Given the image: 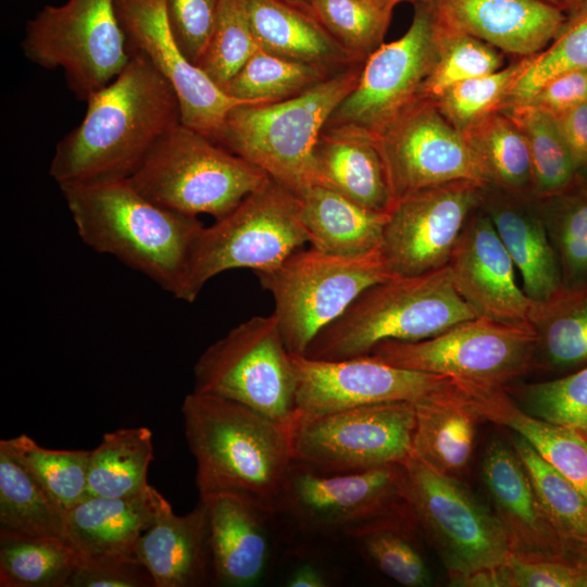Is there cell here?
<instances>
[{
  "label": "cell",
  "instance_id": "6da1fadb",
  "mask_svg": "<svg viewBox=\"0 0 587 587\" xmlns=\"http://www.w3.org/2000/svg\"><path fill=\"white\" fill-rule=\"evenodd\" d=\"M86 102L80 124L55 146L49 174L59 187L129 178L180 122L178 99L140 53Z\"/></svg>",
  "mask_w": 587,
  "mask_h": 587
},
{
  "label": "cell",
  "instance_id": "7a4b0ae2",
  "mask_svg": "<svg viewBox=\"0 0 587 587\" xmlns=\"http://www.w3.org/2000/svg\"><path fill=\"white\" fill-rule=\"evenodd\" d=\"M79 238L180 300L203 224L140 193L129 178L60 187Z\"/></svg>",
  "mask_w": 587,
  "mask_h": 587
},
{
  "label": "cell",
  "instance_id": "3957f363",
  "mask_svg": "<svg viewBox=\"0 0 587 587\" xmlns=\"http://www.w3.org/2000/svg\"><path fill=\"white\" fill-rule=\"evenodd\" d=\"M180 410L196 462L199 496L233 492L274 514L294 462L291 424L193 390L184 398Z\"/></svg>",
  "mask_w": 587,
  "mask_h": 587
},
{
  "label": "cell",
  "instance_id": "277c9868",
  "mask_svg": "<svg viewBox=\"0 0 587 587\" xmlns=\"http://www.w3.org/2000/svg\"><path fill=\"white\" fill-rule=\"evenodd\" d=\"M362 67L354 64L283 101L235 107L215 142L300 197L320 184L315 143L334 110L357 86Z\"/></svg>",
  "mask_w": 587,
  "mask_h": 587
},
{
  "label": "cell",
  "instance_id": "5b68a950",
  "mask_svg": "<svg viewBox=\"0 0 587 587\" xmlns=\"http://www.w3.org/2000/svg\"><path fill=\"white\" fill-rule=\"evenodd\" d=\"M476 317L457 291L448 265L395 276L365 289L311 341L304 355L345 360L369 354L386 340L420 341Z\"/></svg>",
  "mask_w": 587,
  "mask_h": 587
},
{
  "label": "cell",
  "instance_id": "8992f818",
  "mask_svg": "<svg viewBox=\"0 0 587 587\" xmlns=\"http://www.w3.org/2000/svg\"><path fill=\"white\" fill-rule=\"evenodd\" d=\"M267 178L259 167L179 123L157 142L129 180L168 210L217 220Z\"/></svg>",
  "mask_w": 587,
  "mask_h": 587
},
{
  "label": "cell",
  "instance_id": "52a82bcc",
  "mask_svg": "<svg viewBox=\"0 0 587 587\" xmlns=\"http://www.w3.org/2000/svg\"><path fill=\"white\" fill-rule=\"evenodd\" d=\"M254 274L273 298L272 314L292 355H304L313 338L365 289L391 277L378 249L339 257L312 247Z\"/></svg>",
  "mask_w": 587,
  "mask_h": 587
},
{
  "label": "cell",
  "instance_id": "ba28073f",
  "mask_svg": "<svg viewBox=\"0 0 587 587\" xmlns=\"http://www.w3.org/2000/svg\"><path fill=\"white\" fill-rule=\"evenodd\" d=\"M305 242L299 197L268 177L229 213L203 226L180 300L193 302L220 273L268 270Z\"/></svg>",
  "mask_w": 587,
  "mask_h": 587
},
{
  "label": "cell",
  "instance_id": "9c48e42d",
  "mask_svg": "<svg viewBox=\"0 0 587 587\" xmlns=\"http://www.w3.org/2000/svg\"><path fill=\"white\" fill-rule=\"evenodd\" d=\"M192 390L291 424L298 414L297 374L274 315L247 319L210 345L193 365Z\"/></svg>",
  "mask_w": 587,
  "mask_h": 587
},
{
  "label": "cell",
  "instance_id": "30bf717a",
  "mask_svg": "<svg viewBox=\"0 0 587 587\" xmlns=\"http://www.w3.org/2000/svg\"><path fill=\"white\" fill-rule=\"evenodd\" d=\"M407 498L419 530L444 562L452 585L501 566L511 551L492 511L459 478L411 455L403 462Z\"/></svg>",
  "mask_w": 587,
  "mask_h": 587
},
{
  "label": "cell",
  "instance_id": "8fae6325",
  "mask_svg": "<svg viewBox=\"0 0 587 587\" xmlns=\"http://www.w3.org/2000/svg\"><path fill=\"white\" fill-rule=\"evenodd\" d=\"M413 4L408 30L397 40L383 43L365 60L357 86L334 110L324 128L363 133L376 139L422 98L438 58L444 23L438 0Z\"/></svg>",
  "mask_w": 587,
  "mask_h": 587
},
{
  "label": "cell",
  "instance_id": "7c38bea8",
  "mask_svg": "<svg viewBox=\"0 0 587 587\" xmlns=\"http://www.w3.org/2000/svg\"><path fill=\"white\" fill-rule=\"evenodd\" d=\"M22 49L38 66L61 68L84 101L114 80L130 59L114 0L43 7L27 22Z\"/></svg>",
  "mask_w": 587,
  "mask_h": 587
},
{
  "label": "cell",
  "instance_id": "4fadbf2b",
  "mask_svg": "<svg viewBox=\"0 0 587 587\" xmlns=\"http://www.w3.org/2000/svg\"><path fill=\"white\" fill-rule=\"evenodd\" d=\"M408 511L403 463L358 473L321 474L294 461L274 515L298 533L348 537L372 522Z\"/></svg>",
  "mask_w": 587,
  "mask_h": 587
},
{
  "label": "cell",
  "instance_id": "5bb4252c",
  "mask_svg": "<svg viewBox=\"0 0 587 587\" xmlns=\"http://www.w3.org/2000/svg\"><path fill=\"white\" fill-rule=\"evenodd\" d=\"M414 402L377 403L324 414H297L294 461L321 474H348L403 463L412 455Z\"/></svg>",
  "mask_w": 587,
  "mask_h": 587
},
{
  "label": "cell",
  "instance_id": "9a60e30c",
  "mask_svg": "<svg viewBox=\"0 0 587 587\" xmlns=\"http://www.w3.org/2000/svg\"><path fill=\"white\" fill-rule=\"evenodd\" d=\"M535 353L529 323L476 316L424 340L379 342L369 354L403 369L504 387L528 372Z\"/></svg>",
  "mask_w": 587,
  "mask_h": 587
},
{
  "label": "cell",
  "instance_id": "2e32d148",
  "mask_svg": "<svg viewBox=\"0 0 587 587\" xmlns=\"http://www.w3.org/2000/svg\"><path fill=\"white\" fill-rule=\"evenodd\" d=\"M395 204L423 189L471 180L487 186L483 171L463 134L421 98L376 138Z\"/></svg>",
  "mask_w": 587,
  "mask_h": 587
},
{
  "label": "cell",
  "instance_id": "e0dca14e",
  "mask_svg": "<svg viewBox=\"0 0 587 587\" xmlns=\"http://www.w3.org/2000/svg\"><path fill=\"white\" fill-rule=\"evenodd\" d=\"M484 187L457 180L399 200L389 213L378 248L391 277L415 276L446 266Z\"/></svg>",
  "mask_w": 587,
  "mask_h": 587
},
{
  "label": "cell",
  "instance_id": "ac0fdd59",
  "mask_svg": "<svg viewBox=\"0 0 587 587\" xmlns=\"http://www.w3.org/2000/svg\"><path fill=\"white\" fill-rule=\"evenodd\" d=\"M166 0H114L129 52L143 55L173 88L185 126L216 140L222 125L242 101L228 96L178 47L168 25Z\"/></svg>",
  "mask_w": 587,
  "mask_h": 587
},
{
  "label": "cell",
  "instance_id": "d6986e66",
  "mask_svg": "<svg viewBox=\"0 0 587 587\" xmlns=\"http://www.w3.org/2000/svg\"><path fill=\"white\" fill-rule=\"evenodd\" d=\"M292 360L297 411L307 415L386 402H416L450 377L399 367L373 354L335 361L292 355Z\"/></svg>",
  "mask_w": 587,
  "mask_h": 587
},
{
  "label": "cell",
  "instance_id": "ffe728a7",
  "mask_svg": "<svg viewBox=\"0 0 587 587\" xmlns=\"http://www.w3.org/2000/svg\"><path fill=\"white\" fill-rule=\"evenodd\" d=\"M452 283L476 316L529 323L534 305L516 280V267L490 217L475 211L448 262Z\"/></svg>",
  "mask_w": 587,
  "mask_h": 587
},
{
  "label": "cell",
  "instance_id": "44dd1931",
  "mask_svg": "<svg viewBox=\"0 0 587 587\" xmlns=\"http://www.w3.org/2000/svg\"><path fill=\"white\" fill-rule=\"evenodd\" d=\"M482 475L492 513L512 554L527 559L573 560L542 510L512 445L498 438L490 441L483 455Z\"/></svg>",
  "mask_w": 587,
  "mask_h": 587
},
{
  "label": "cell",
  "instance_id": "7402d4cb",
  "mask_svg": "<svg viewBox=\"0 0 587 587\" xmlns=\"http://www.w3.org/2000/svg\"><path fill=\"white\" fill-rule=\"evenodd\" d=\"M199 499L207 510L213 583L227 587L255 585L270 563L267 522L274 514L233 492L207 494Z\"/></svg>",
  "mask_w": 587,
  "mask_h": 587
},
{
  "label": "cell",
  "instance_id": "603a6c76",
  "mask_svg": "<svg viewBox=\"0 0 587 587\" xmlns=\"http://www.w3.org/2000/svg\"><path fill=\"white\" fill-rule=\"evenodd\" d=\"M455 29L517 55L539 53L563 28L562 10L545 0H438Z\"/></svg>",
  "mask_w": 587,
  "mask_h": 587
},
{
  "label": "cell",
  "instance_id": "cb8c5ba5",
  "mask_svg": "<svg viewBox=\"0 0 587 587\" xmlns=\"http://www.w3.org/2000/svg\"><path fill=\"white\" fill-rule=\"evenodd\" d=\"M491 188L490 195L484 189L482 207L521 275L523 291L534 302L548 300L564 283L539 205L534 207L528 196Z\"/></svg>",
  "mask_w": 587,
  "mask_h": 587
},
{
  "label": "cell",
  "instance_id": "d4e9b609",
  "mask_svg": "<svg viewBox=\"0 0 587 587\" xmlns=\"http://www.w3.org/2000/svg\"><path fill=\"white\" fill-rule=\"evenodd\" d=\"M136 555L154 587H201L213 583L212 555L204 503L176 515L165 500L153 524L142 534Z\"/></svg>",
  "mask_w": 587,
  "mask_h": 587
},
{
  "label": "cell",
  "instance_id": "484cf974",
  "mask_svg": "<svg viewBox=\"0 0 587 587\" xmlns=\"http://www.w3.org/2000/svg\"><path fill=\"white\" fill-rule=\"evenodd\" d=\"M414 408L412 455L459 478L472 459L480 415L453 377L414 402Z\"/></svg>",
  "mask_w": 587,
  "mask_h": 587
},
{
  "label": "cell",
  "instance_id": "4316f807",
  "mask_svg": "<svg viewBox=\"0 0 587 587\" xmlns=\"http://www.w3.org/2000/svg\"><path fill=\"white\" fill-rule=\"evenodd\" d=\"M482 419L511 428L570 479L587 498V437L575 428L534 416L521 409L504 387L455 378Z\"/></svg>",
  "mask_w": 587,
  "mask_h": 587
},
{
  "label": "cell",
  "instance_id": "83f0119b",
  "mask_svg": "<svg viewBox=\"0 0 587 587\" xmlns=\"http://www.w3.org/2000/svg\"><path fill=\"white\" fill-rule=\"evenodd\" d=\"M165 500L152 486L129 497L86 495L66 511L65 539L77 553L136 554L140 537Z\"/></svg>",
  "mask_w": 587,
  "mask_h": 587
},
{
  "label": "cell",
  "instance_id": "f1b7e54d",
  "mask_svg": "<svg viewBox=\"0 0 587 587\" xmlns=\"http://www.w3.org/2000/svg\"><path fill=\"white\" fill-rule=\"evenodd\" d=\"M320 184L371 210L395 205L376 139L358 132L323 128L314 147Z\"/></svg>",
  "mask_w": 587,
  "mask_h": 587
},
{
  "label": "cell",
  "instance_id": "f546056e",
  "mask_svg": "<svg viewBox=\"0 0 587 587\" xmlns=\"http://www.w3.org/2000/svg\"><path fill=\"white\" fill-rule=\"evenodd\" d=\"M246 4L263 51L333 71L362 63L329 35L309 7L291 0H246Z\"/></svg>",
  "mask_w": 587,
  "mask_h": 587
},
{
  "label": "cell",
  "instance_id": "4dcf8cb0",
  "mask_svg": "<svg viewBox=\"0 0 587 587\" xmlns=\"http://www.w3.org/2000/svg\"><path fill=\"white\" fill-rule=\"evenodd\" d=\"M299 199L301 220L312 248L339 257L364 255L379 248L390 212L362 207L321 184Z\"/></svg>",
  "mask_w": 587,
  "mask_h": 587
},
{
  "label": "cell",
  "instance_id": "1f68e13d",
  "mask_svg": "<svg viewBox=\"0 0 587 587\" xmlns=\"http://www.w3.org/2000/svg\"><path fill=\"white\" fill-rule=\"evenodd\" d=\"M152 460V432L148 427L105 433L90 451L86 495L129 497L142 492L150 486L147 474Z\"/></svg>",
  "mask_w": 587,
  "mask_h": 587
},
{
  "label": "cell",
  "instance_id": "d6a6232c",
  "mask_svg": "<svg viewBox=\"0 0 587 587\" xmlns=\"http://www.w3.org/2000/svg\"><path fill=\"white\" fill-rule=\"evenodd\" d=\"M511 445L523 462L542 510L570 557L587 563V498L521 436Z\"/></svg>",
  "mask_w": 587,
  "mask_h": 587
},
{
  "label": "cell",
  "instance_id": "836d02e7",
  "mask_svg": "<svg viewBox=\"0 0 587 587\" xmlns=\"http://www.w3.org/2000/svg\"><path fill=\"white\" fill-rule=\"evenodd\" d=\"M66 510L0 449V535L65 539Z\"/></svg>",
  "mask_w": 587,
  "mask_h": 587
},
{
  "label": "cell",
  "instance_id": "e575fe53",
  "mask_svg": "<svg viewBox=\"0 0 587 587\" xmlns=\"http://www.w3.org/2000/svg\"><path fill=\"white\" fill-rule=\"evenodd\" d=\"M462 134L483 171L487 186L514 195H533L527 141L505 113L494 112Z\"/></svg>",
  "mask_w": 587,
  "mask_h": 587
},
{
  "label": "cell",
  "instance_id": "d590c367",
  "mask_svg": "<svg viewBox=\"0 0 587 587\" xmlns=\"http://www.w3.org/2000/svg\"><path fill=\"white\" fill-rule=\"evenodd\" d=\"M411 511L372 522L352 532L366 560L380 573L405 587H427L432 573L414 541L417 530Z\"/></svg>",
  "mask_w": 587,
  "mask_h": 587
},
{
  "label": "cell",
  "instance_id": "8d00e7d4",
  "mask_svg": "<svg viewBox=\"0 0 587 587\" xmlns=\"http://www.w3.org/2000/svg\"><path fill=\"white\" fill-rule=\"evenodd\" d=\"M530 326L536 334V352L546 362L567 369L587 362V295L564 286L542 302H534Z\"/></svg>",
  "mask_w": 587,
  "mask_h": 587
},
{
  "label": "cell",
  "instance_id": "74e56055",
  "mask_svg": "<svg viewBox=\"0 0 587 587\" xmlns=\"http://www.w3.org/2000/svg\"><path fill=\"white\" fill-rule=\"evenodd\" d=\"M76 562L66 539L0 535L1 587H68Z\"/></svg>",
  "mask_w": 587,
  "mask_h": 587
},
{
  "label": "cell",
  "instance_id": "f35d334b",
  "mask_svg": "<svg viewBox=\"0 0 587 587\" xmlns=\"http://www.w3.org/2000/svg\"><path fill=\"white\" fill-rule=\"evenodd\" d=\"M524 135L530 154L533 196L550 198L562 192L577 168L555 118L529 104L504 108Z\"/></svg>",
  "mask_w": 587,
  "mask_h": 587
},
{
  "label": "cell",
  "instance_id": "ab89813d",
  "mask_svg": "<svg viewBox=\"0 0 587 587\" xmlns=\"http://www.w3.org/2000/svg\"><path fill=\"white\" fill-rule=\"evenodd\" d=\"M338 72L260 50L247 61L223 90L242 101L278 102L311 89Z\"/></svg>",
  "mask_w": 587,
  "mask_h": 587
},
{
  "label": "cell",
  "instance_id": "60d3db41",
  "mask_svg": "<svg viewBox=\"0 0 587 587\" xmlns=\"http://www.w3.org/2000/svg\"><path fill=\"white\" fill-rule=\"evenodd\" d=\"M0 449L24 467L66 511L86 496L90 451L45 448L26 434L1 439Z\"/></svg>",
  "mask_w": 587,
  "mask_h": 587
},
{
  "label": "cell",
  "instance_id": "b9f144b4",
  "mask_svg": "<svg viewBox=\"0 0 587 587\" xmlns=\"http://www.w3.org/2000/svg\"><path fill=\"white\" fill-rule=\"evenodd\" d=\"M396 5L390 0H308L329 35L362 63L384 43Z\"/></svg>",
  "mask_w": 587,
  "mask_h": 587
},
{
  "label": "cell",
  "instance_id": "7bdbcfd3",
  "mask_svg": "<svg viewBox=\"0 0 587 587\" xmlns=\"http://www.w3.org/2000/svg\"><path fill=\"white\" fill-rule=\"evenodd\" d=\"M535 55L524 57L494 73L455 84L433 101L444 117L463 133L503 108L514 85Z\"/></svg>",
  "mask_w": 587,
  "mask_h": 587
},
{
  "label": "cell",
  "instance_id": "ee69618b",
  "mask_svg": "<svg viewBox=\"0 0 587 587\" xmlns=\"http://www.w3.org/2000/svg\"><path fill=\"white\" fill-rule=\"evenodd\" d=\"M260 50L246 0H222L208 45L197 66L223 89Z\"/></svg>",
  "mask_w": 587,
  "mask_h": 587
},
{
  "label": "cell",
  "instance_id": "f6af8a7d",
  "mask_svg": "<svg viewBox=\"0 0 587 587\" xmlns=\"http://www.w3.org/2000/svg\"><path fill=\"white\" fill-rule=\"evenodd\" d=\"M441 17L444 30L438 58L422 91V98L429 100H435L455 84L502 67L501 54L492 46L455 29L442 14Z\"/></svg>",
  "mask_w": 587,
  "mask_h": 587
},
{
  "label": "cell",
  "instance_id": "bcb514c9",
  "mask_svg": "<svg viewBox=\"0 0 587 587\" xmlns=\"http://www.w3.org/2000/svg\"><path fill=\"white\" fill-rule=\"evenodd\" d=\"M573 71H587V8L548 50L535 55L502 109L528 102L550 79Z\"/></svg>",
  "mask_w": 587,
  "mask_h": 587
},
{
  "label": "cell",
  "instance_id": "7dc6e473",
  "mask_svg": "<svg viewBox=\"0 0 587 587\" xmlns=\"http://www.w3.org/2000/svg\"><path fill=\"white\" fill-rule=\"evenodd\" d=\"M523 397L527 413L575 428L587 437V366L561 378L528 385Z\"/></svg>",
  "mask_w": 587,
  "mask_h": 587
},
{
  "label": "cell",
  "instance_id": "c3c4849f",
  "mask_svg": "<svg viewBox=\"0 0 587 587\" xmlns=\"http://www.w3.org/2000/svg\"><path fill=\"white\" fill-rule=\"evenodd\" d=\"M477 587H587V563L570 559H527L510 553L499 567L478 574Z\"/></svg>",
  "mask_w": 587,
  "mask_h": 587
},
{
  "label": "cell",
  "instance_id": "681fc988",
  "mask_svg": "<svg viewBox=\"0 0 587 587\" xmlns=\"http://www.w3.org/2000/svg\"><path fill=\"white\" fill-rule=\"evenodd\" d=\"M557 251L564 279L574 283L587 276V199L564 208L540 209Z\"/></svg>",
  "mask_w": 587,
  "mask_h": 587
},
{
  "label": "cell",
  "instance_id": "f907efd6",
  "mask_svg": "<svg viewBox=\"0 0 587 587\" xmlns=\"http://www.w3.org/2000/svg\"><path fill=\"white\" fill-rule=\"evenodd\" d=\"M68 587H154L141 560L132 553H77Z\"/></svg>",
  "mask_w": 587,
  "mask_h": 587
},
{
  "label": "cell",
  "instance_id": "816d5d0a",
  "mask_svg": "<svg viewBox=\"0 0 587 587\" xmlns=\"http://www.w3.org/2000/svg\"><path fill=\"white\" fill-rule=\"evenodd\" d=\"M222 0H166L171 32L186 58L198 65L221 7Z\"/></svg>",
  "mask_w": 587,
  "mask_h": 587
},
{
  "label": "cell",
  "instance_id": "f5cc1de1",
  "mask_svg": "<svg viewBox=\"0 0 587 587\" xmlns=\"http://www.w3.org/2000/svg\"><path fill=\"white\" fill-rule=\"evenodd\" d=\"M586 101L587 71H573L550 79L524 104L557 116Z\"/></svg>",
  "mask_w": 587,
  "mask_h": 587
},
{
  "label": "cell",
  "instance_id": "db71d44e",
  "mask_svg": "<svg viewBox=\"0 0 587 587\" xmlns=\"http://www.w3.org/2000/svg\"><path fill=\"white\" fill-rule=\"evenodd\" d=\"M553 117L576 166L587 165V101Z\"/></svg>",
  "mask_w": 587,
  "mask_h": 587
},
{
  "label": "cell",
  "instance_id": "11a10c76",
  "mask_svg": "<svg viewBox=\"0 0 587 587\" xmlns=\"http://www.w3.org/2000/svg\"><path fill=\"white\" fill-rule=\"evenodd\" d=\"M328 575L316 564L307 562L296 566L286 579L288 587H327Z\"/></svg>",
  "mask_w": 587,
  "mask_h": 587
},
{
  "label": "cell",
  "instance_id": "9f6ffc18",
  "mask_svg": "<svg viewBox=\"0 0 587 587\" xmlns=\"http://www.w3.org/2000/svg\"><path fill=\"white\" fill-rule=\"evenodd\" d=\"M550 4L563 10L565 7L582 4L585 0H545Z\"/></svg>",
  "mask_w": 587,
  "mask_h": 587
},
{
  "label": "cell",
  "instance_id": "6f0895ef",
  "mask_svg": "<svg viewBox=\"0 0 587 587\" xmlns=\"http://www.w3.org/2000/svg\"><path fill=\"white\" fill-rule=\"evenodd\" d=\"M390 1H392L396 4H399L400 2H403V1H409V2L415 3V2H419V1H428V0H390Z\"/></svg>",
  "mask_w": 587,
  "mask_h": 587
},
{
  "label": "cell",
  "instance_id": "680465c9",
  "mask_svg": "<svg viewBox=\"0 0 587 587\" xmlns=\"http://www.w3.org/2000/svg\"><path fill=\"white\" fill-rule=\"evenodd\" d=\"M291 1H295V2H298V3H301V4H304L308 7V0H291Z\"/></svg>",
  "mask_w": 587,
  "mask_h": 587
}]
</instances>
